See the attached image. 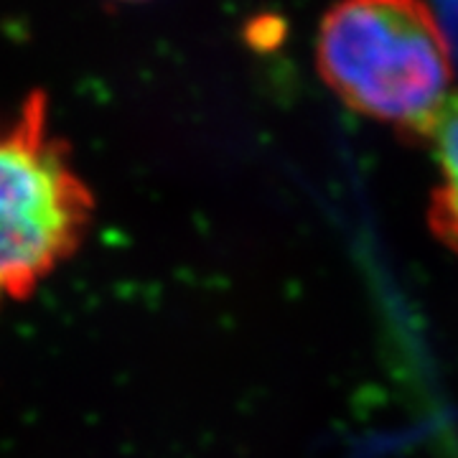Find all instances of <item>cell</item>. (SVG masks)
I'll return each instance as SVG.
<instances>
[{
	"instance_id": "cell-1",
	"label": "cell",
	"mask_w": 458,
	"mask_h": 458,
	"mask_svg": "<svg viewBox=\"0 0 458 458\" xmlns=\"http://www.w3.org/2000/svg\"><path fill=\"white\" fill-rule=\"evenodd\" d=\"M316 66L349 110L420 143L456 95L448 38L423 0H339L321 21Z\"/></svg>"
},
{
	"instance_id": "cell-2",
	"label": "cell",
	"mask_w": 458,
	"mask_h": 458,
	"mask_svg": "<svg viewBox=\"0 0 458 458\" xmlns=\"http://www.w3.org/2000/svg\"><path fill=\"white\" fill-rule=\"evenodd\" d=\"M95 194L51 132L47 95L0 123V309L26 301L89 234Z\"/></svg>"
},
{
	"instance_id": "cell-3",
	"label": "cell",
	"mask_w": 458,
	"mask_h": 458,
	"mask_svg": "<svg viewBox=\"0 0 458 458\" xmlns=\"http://www.w3.org/2000/svg\"><path fill=\"white\" fill-rule=\"evenodd\" d=\"M428 143L433 146L438 168V183L428 207V225L438 242L458 255V95L445 105Z\"/></svg>"
}]
</instances>
